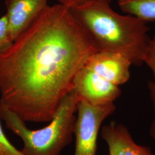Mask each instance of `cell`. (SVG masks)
<instances>
[{
	"instance_id": "obj_1",
	"label": "cell",
	"mask_w": 155,
	"mask_h": 155,
	"mask_svg": "<svg viewBox=\"0 0 155 155\" xmlns=\"http://www.w3.org/2000/svg\"><path fill=\"white\" fill-rule=\"evenodd\" d=\"M98 51L69 8L47 6L0 52V102L24 122H50L77 72Z\"/></svg>"
},
{
	"instance_id": "obj_2",
	"label": "cell",
	"mask_w": 155,
	"mask_h": 155,
	"mask_svg": "<svg viewBox=\"0 0 155 155\" xmlns=\"http://www.w3.org/2000/svg\"><path fill=\"white\" fill-rule=\"evenodd\" d=\"M110 2L111 0H90L69 9L99 51L122 54L132 64L140 66L150 40L147 22L117 13L111 8Z\"/></svg>"
},
{
	"instance_id": "obj_3",
	"label": "cell",
	"mask_w": 155,
	"mask_h": 155,
	"mask_svg": "<svg viewBox=\"0 0 155 155\" xmlns=\"http://www.w3.org/2000/svg\"><path fill=\"white\" fill-rule=\"evenodd\" d=\"M79 97L73 89L61 101L49 125L31 130L16 114L0 102V118L6 127L23 141L20 150L24 155H61L72 141Z\"/></svg>"
},
{
	"instance_id": "obj_4",
	"label": "cell",
	"mask_w": 155,
	"mask_h": 155,
	"mask_svg": "<svg viewBox=\"0 0 155 155\" xmlns=\"http://www.w3.org/2000/svg\"><path fill=\"white\" fill-rule=\"evenodd\" d=\"M115 110L114 104L95 106L79 100L74 133L75 137L74 155H97V139L101 125Z\"/></svg>"
},
{
	"instance_id": "obj_5",
	"label": "cell",
	"mask_w": 155,
	"mask_h": 155,
	"mask_svg": "<svg viewBox=\"0 0 155 155\" xmlns=\"http://www.w3.org/2000/svg\"><path fill=\"white\" fill-rule=\"evenodd\" d=\"M74 90L79 100L95 106L114 104L121 94L120 86L106 80L84 65L75 77Z\"/></svg>"
},
{
	"instance_id": "obj_6",
	"label": "cell",
	"mask_w": 155,
	"mask_h": 155,
	"mask_svg": "<svg viewBox=\"0 0 155 155\" xmlns=\"http://www.w3.org/2000/svg\"><path fill=\"white\" fill-rule=\"evenodd\" d=\"M131 61L122 54L98 51L91 56L84 64L106 80L120 86L130 78Z\"/></svg>"
},
{
	"instance_id": "obj_7",
	"label": "cell",
	"mask_w": 155,
	"mask_h": 155,
	"mask_svg": "<svg viewBox=\"0 0 155 155\" xmlns=\"http://www.w3.org/2000/svg\"><path fill=\"white\" fill-rule=\"evenodd\" d=\"M48 0H5L12 41L25 31L48 6Z\"/></svg>"
},
{
	"instance_id": "obj_8",
	"label": "cell",
	"mask_w": 155,
	"mask_h": 155,
	"mask_svg": "<svg viewBox=\"0 0 155 155\" xmlns=\"http://www.w3.org/2000/svg\"><path fill=\"white\" fill-rule=\"evenodd\" d=\"M101 137L111 155H155L149 148L136 143L128 129L122 124L111 122L103 126Z\"/></svg>"
},
{
	"instance_id": "obj_9",
	"label": "cell",
	"mask_w": 155,
	"mask_h": 155,
	"mask_svg": "<svg viewBox=\"0 0 155 155\" xmlns=\"http://www.w3.org/2000/svg\"><path fill=\"white\" fill-rule=\"evenodd\" d=\"M122 11L145 22L155 20V0H118Z\"/></svg>"
},
{
	"instance_id": "obj_10",
	"label": "cell",
	"mask_w": 155,
	"mask_h": 155,
	"mask_svg": "<svg viewBox=\"0 0 155 155\" xmlns=\"http://www.w3.org/2000/svg\"><path fill=\"white\" fill-rule=\"evenodd\" d=\"M13 43L8 27L6 15L0 17V52L8 48Z\"/></svg>"
},
{
	"instance_id": "obj_11",
	"label": "cell",
	"mask_w": 155,
	"mask_h": 155,
	"mask_svg": "<svg viewBox=\"0 0 155 155\" xmlns=\"http://www.w3.org/2000/svg\"><path fill=\"white\" fill-rule=\"evenodd\" d=\"M0 155H24L7 139L0 123Z\"/></svg>"
},
{
	"instance_id": "obj_12",
	"label": "cell",
	"mask_w": 155,
	"mask_h": 155,
	"mask_svg": "<svg viewBox=\"0 0 155 155\" xmlns=\"http://www.w3.org/2000/svg\"><path fill=\"white\" fill-rule=\"evenodd\" d=\"M143 62L148 65L153 72L154 78L153 82L155 84V35L152 39H150L144 55Z\"/></svg>"
},
{
	"instance_id": "obj_13",
	"label": "cell",
	"mask_w": 155,
	"mask_h": 155,
	"mask_svg": "<svg viewBox=\"0 0 155 155\" xmlns=\"http://www.w3.org/2000/svg\"><path fill=\"white\" fill-rule=\"evenodd\" d=\"M148 87L154 112V118L150 126V137L155 145V84L153 81L148 82Z\"/></svg>"
},
{
	"instance_id": "obj_14",
	"label": "cell",
	"mask_w": 155,
	"mask_h": 155,
	"mask_svg": "<svg viewBox=\"0 0 155 155\" xmlns=\"http://www.w3.org/2000/svg\"><path fill=\"white\" fill-rule=\"evenodd\" d=\"M89 1L90 0H58L59 4L64 6L68 8L83 5Z\"/></svg>"
},
{
	"instance_id": "obj_15",
	"label": "cell",
	"mask_w": 155,
	"mask_h": 155,
	"mask_svg": "<svg viewBox=\"0 0 155 155\" xmlns=\"http://www.w3.org/2000/svg\"><path fill=\"white\" fill-rule=\"evenodd\" d=\"M109 155H110V154H109Z\"/></svg>"
}]
</instances>
